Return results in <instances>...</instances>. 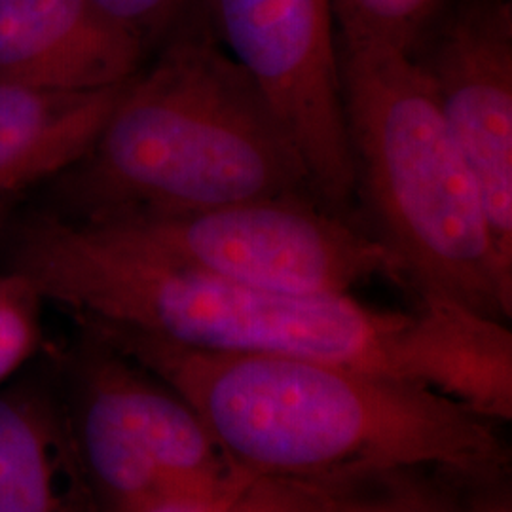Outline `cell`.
<instances>
[{
    "label": "cell",
    "instance_id": "6da1fadb",
    "mask_svg": "<svg viewBox=\"0 0 512 512\" xmlns=\"http://www.w3.org/2000/svg\"><path fill=\"white\" fill-rule=\"evenodd\" d=\"M10 274L86 325L217 353L289 355L456 397L488 351L480 315L439 298L380 310L351 294L268 291L141 253L57 213L21 224Z\"/></svg>",
    "mask_w": 512,
    "mask_h": 512
},
{
    "label": "cell",
    "instance_id": "7a4b0ae2",
    "mask_svg": "<svg viewBox=\"0 0 512 512\" xmlns=\"http://www.w3.org/2000/svg\"><path fill=\"white\" fill-rule=\"evenodd\" d=\"M82 329L175 391L241 475L511 471L499 423L420 384L289 355L184 348L118 327Z\"/></svg>",
    "mask_w": 512,
    "mask_h": 512
},
{
    "label": "cell",
    "instance_id": "3957f363",
    "mask_svg": "<svg viewBox=\"0 0 512 512\" xmlns=\"http://www.w3.org/2000/svg\"><path fill=\"white\" fill-rule=\"evenodd\" d=\"M57 188V215L82 224L274 196L321 200L287 129L220 46L200 2L129 80Z\"/></svg>",
    "mask_w": 512,
    "mask_h": 512
},
{
    "label": "cell",
    "instance_id": "277c9868",
    "mask_svg": "<svg viewBox=\"0 0 512 512\" xmlns=\"http://www.w3.org/2000/svg\"><path fill=\"white\" fill-rule=\"evenodd\" d=\"M336 40L355 202L395 256L399 287L509 323L512 260L425 76L384 44Z\"/></svg>",
    "mask_w": 512,
    "mask_h": 512
},
{
    "label": "cell",
    "instance_id": "5b68a950",
    "mask_svg": "<svg viewBox=\"0 0 512 512\" xmlns=\"http://www.w3.org/2000/svg\"><path fill=\"white\" fill-rule=\"evenodd\" d=\"M84 226L165 262L268 291L351 294L374 277L399 285L395 256L365 224L310 196Z\"/></svg>",
    "mask_w": 512,
    "mask_h": 512
},
{
    "label": "cell",
    "instance_id": "8992f818",
    "mask_svg": "<svg viewBox=\"0 0 512 512\" xmlns=\"http://www.w3.org/2000/svg\"><path fill=\"white\" fill-rule=\"evenodd\" d=\"M63 399L76 454L105 512L160 497H211L243 476L175 391L88 330Z\"/></svg>",
    "mask_w": 512,
    "mask_h": 512
},
{
    "label": "cell",
    "instance_id": "52a82bcc",
    "mask_svg": "<svg viewBox=\"0 0 512 512\" xmlns=\"http://www.w3.org/2000/svg\"><path fill=\"white\" fill-rule=\"evenodd\" d=\"M200 8L287 129L321 200L353 215L355 175L330 0H200Z\"/></svg>",
    "mask_w": 512,
    "mask_h": 512
},
{
    "label": "cell",
    "instance_id": "ba28073f",
    "mask_svg": "<svg viewBox=\"0 0 512 512\" xmlns=\"http://www.w3.org/2000/svg\"><path fill=\"white\" fill-rule=\"evenodd\" d=\"M475 173L512 260V0H450L410 55Z\"/></svg>",
    "mask_w": 512,
    "mask_h": 512
},
{
    "label": "cell",
    "instance_id": "9c48e42d",
    "mask_svg": "<svg viewBox=\"0 0 512 512\" xmlns=\"http://www.w3.org/2000/svg\"><path fill=\"white\" fill-rule=\"evenodd\" d=\"M147 55L92 0H0V82L95 92L128 82Z\"/></svg>",
    "mask_w": 512,
    "mask_h": 512
},
{
    "label": "cell",
    "instance_id": "30bf717a",
    "mask_svg": "<svg viewBox=\"0 0 512 512\" xmlns=\"http://www.w3.org/2000/svg\"><path fill=\"white\" fill-rule=\"evenodd\" d=\"M0 512H105L76 454L63 391L0 387Z\"/></svg>",
    "mask_w": 512,
    "mask_h": 512
},
{
    "label": "cell",
    "instance_id": "8fae6325",
    "mask_svg": "<svg viewBox=\"0 0 512 512\" xmlns=\"http://www.w3.org/2000/svg\"><path fill=\"white\" fill-rule=\"evenodd\" d=\"M128 82L95 92L0 82V200L71 169L92 147Z\"/></svg>",
    "mask_w": 512,
    "mask_h": 512
},
{
    "label": "cell",
    "instance_id": "7c38bea8",
    "mask_svg": "<svg viewBox=\"0 0 512 512\" xmlns=\"http://www.w3.org/2000/svg\"><path fill=\"white\" fill-rule=\"evenodd\" d=\"M325 512H467L452 473L384 469L321 478Z\"/></svg>",
    "mask_w": 512,
    "mask_h": 512
},
{
    "label": "cell",
    "instance_id": "4fadbf2b",
    "mask_svg": "<svg viewBox=\"0 0 512 512\" xmlns=\"http://www.w3.org/2000/svg\"><path fill=\"white\" fill-rule=\"evenodd\" d=\"M128 512H325L323 482L243 475L211 497H160Z\"/></svg>",
    "mask_w": 512,
    "mask_h": 512
},
{
    "label": "cell",
    "instance_id": "5bb4252c",
    "mask_svg": "<svg viewBox=\"0 0 512 512\" xmlns=\"http://www.w3.org/2000/svg\"><path fill=\"white\" fill-rule=\"evenodd\" d=\"M450 0H330L336 37L370 40L410 55Z\"/></svg>",
    "mask_w": 512,
    "mask_h": 512
},
{
    "label": "cell",
    "instance_id": "9a60e30c",
    "mask_svg": "<svg viewBox=\"0 0 512 512\" xmlns=\"http://www.w3.org/2000/svg\"><path fill=\"white\" fill-rule=\"evenodd\" d=\"M40 298L19 277L4 270L0 281V387L12 382L37 353Z\"/></svg>",
    "mask_w": 512,
    "mask_h": 512
},
{
    "label": "cell",
    "instance_id": "2e32d148",
    "mask_svg": "<svg viewBox=\"0 0 512 512\" xmlns=\"http://www.w3.org/2000/svg\"><path fill=\"white\" fill-rule=\"evenodd\" d=\"M93 4L137 38L148 54L158 50L200 0H92Z\"/></svg>",
    "mask_w": 512,
    "mask_h": 512
},
{
    "label": "cell",
    "instance_id": "e0dca14e",
    "mask_svg": "<svg viewBox=\"0 0 512 512\" xmlns=\"http://www.w3.org/2000/svg\"><path fill=\"white\" fill-rule=\"evenodd\" d=\"M2 277H4V270H0V281H2Z\"/></svg>",
    "mask_w": 512,
    "mask_h": 512
}]
</instances>
